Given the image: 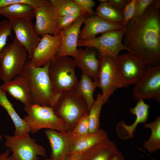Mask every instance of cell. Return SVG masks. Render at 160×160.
I'll use <instances>...</instances> for the list:
<instances>
[{
  "mask_svg": "<svg viewBox=\"0 0 160 160\" xmlns=\"http://www.w3.org/2000/svg\"><path fill=\"white\" fill-rule=\"evenodd\" d=\"M160 1L154 0L141 16L126 26L123 44L143 61L146 67L160 62Z\"/></svg>",
  "mask_w": 160,
  "mask_h": 160,
  "instance_id": "obj_1",
  "label": "cell"
},
{
  "mask_svg": "<svg viewBox=\"0 0 160 160\" xmlns=\"http://www.w3.org/2000/svg\"><path fill=\"white\" fill-rule=\"evenodd\" d=\"M50 62L42 67H35L26 60L22 72L30 85L32 104L52 107L62 93L55 91L50 77Z\"/></svg>",
  "mask_w": 160,
  "mask_h": 160,
  "instance_id": "obj_2",
  "label": "cell"
},
{
  "mask_svg": "<svg viewBox=\"0 0 160 160\" xmlns=\"http://www.w3.org/2000/svg\"><path fill=\"white\" fill-rule=\"evenodd\" d=\"M52 108L65 123L67 131H72L80 119L89 112L84 100L75 89L63 92Z\"/></svg>",
  "mask_w": 160,
  "mask_h": 160,
  "instance_id": "obj_3",
  "label": "cell"
},
{
  "mask_svg": "<svg viewBox=\"0 0 160 160\" xmlns=\"http://www.w3.org/2000/svg\"><path fill=\"white\" fill-rule=\"evenodd\" d=\"M24 109L27 115L23 119L29 133L34 134L44 128L59 132L67 131L65 123L55 115L52 107L33 104Z\"/></svg>",
  "mask_w": 160,
  "mask_h": 160,
  "instance_id": "obj_4",
  "label": "cell"
},
{
  "mask_svg": "<svg viewBox=\"0 0 160 160\" xmlns=\"http://www.w3.org/2000/svg\"><path fill=\"white\" fill-rule=\"evenodd\" d=\"M28 55L15 36L13 42L7 45L0 54V79L9 81L22 72Z\"/></svg>",
  "mask_w": 160,
  "mask_h": 160,
  "instance_id": "obj_5",
  "label": "cell"
},
{
  "mask_svg": "<svg viewBox=\"0 0 160 160\" xmlns=\"http://www.w3.org/2000/svg\"><path fill=\"white\" fill-rule=\"evenodd\" d=\"M74 61L68 56H56L51 61L49 73L54 90L63 92L75 89L78 82Z\"/></svg>",
  "mask_w": 160,
  "mask_h": 160,
  "instance_id": "obj_6",
  "label": "cell"
},
{
  "mask_svg": "<svg viewBox=\"0 0 160 160\" xmlns=\"http://www.w3.org/2000/svg\"><path fill=\"white\" fill-rule=\"evenodd\" d=\"M5 145L12 154L11 160H40L39 156H46L44 148L37 144L27 132L18 135H4Z\"/></svg>",
  "mask_w": 160,
  "mask_h": 160,
  "instance_id": "obj_7",
  "label": "cell"
},
{
  "mask_svg": "<svg viewBox=\"0 0 160 160\" xmlns=\"http://www.w3.org/2000/svg\"><path fill=\"white\" fill-rule=\"evenodd\" d=\"M126 28V26L121 29L109 31L89 40H79L77 46L92 47L97 50L100 56H108L116 60L122 50L132 53L124 45L122 41Z\"/></svg>",
  "mask_w": 160,
  "mask_h": 160,
  "instance_id": "obj_8",
  "label": "cell"
},
{
  "mask_svg": "<svg viewBox=\"0 0 160 160\" xmlns=\"http://www.w3.org/2000/svg\"><path fill=\"white\" fill-rule=\"evenodd\" d=\"M101 66L99 78V87L106 103L117 89L127 87L129 85L121 78L118 70L116 60L112 57L100 56Z\"/></svg>",
  "mask_w": 160,
  "mask_h": 160,
  "instance_id": "obj_9",
  "label": "cell"
},
{
  "mask_svg": "<svg viewBox=\"0 0 160 160\" xmlns=\"http://www.w3.org/2000/svg\"><path fill=\"white\" fill-rule=\"evenodd\" d=\"M133 99H153L160 102V65L147 68L143 76L134 84Z\"/></svg>",
  "mask_w": 160,
  "mask_h": 160,
  "instance_id": "obj_10",
  "label": "cell"
},
{
  "mask_svg": "<svg viewBox=\"0 0 160 160\" xmlns=\"http://www.w3.org/2000/svg\"><path fill=\"white\" fill-rule=\"evenodd\" d=\"M117 68L127 84H135L144 74L146 69L141 60L135 54L128 52L119 55L116 60Z\"/></svg>",
  "mask_w": 160,
  "mask_h": 160,
  "instance_id": "obj_11",
  "label": "cell"
},
{
  "mask_svg": "<svg viewBox=\"0 0 160 160\" xmlns=\"http://www.w3.org/2000/svg\"><path fill=\"white\" fill-rule=\"evenodd\" d=\"M8 20L15 37L26 51L28 58L31 59L41 38L36 33L31 20L21 19Z\"/></svg>",
  "mask_w": 160,
  "mask_h": 160,
  "instance_id": "obj_12",
  "label": "cell"
},
{
  "mask_svg": "<svg viewBox=\"0 0 160 160\" xmlns=\"http://www.w3.org/2000/svg\"><path fill=\"white\" fill-rule=\"evenodd\" d=\"M61 41L60 34L56 36L46 35L41 37L30 59V64L35 67H42L50 62L59 51Z\"/></svg>",
  "mask_w": 160,
  "mask_h": 160,
  "instance_id": "obj_13",
  "label": "cell"
},
{
  "mask_svg": "<svg viewBox=\"0 0 160 160\" xmlns=\"http://www.w3.org/2000/svg\"><path fill=\"white\" fill-rule=\"evenodd\" d=\"M50 146L51 160H65L77 138L73 132H59L50 129L44 131Z\"/></svg>",
  "mask_w": 160,
  "mask_h": 160,
  "instance_id": "obj_14",
  "label": "cell"
},
{
  "mask_svg": "<svg viewBox=\"0 0 160 160\" xmlns=\"http://www.w3.org/2000/svg\"><path fill=\"white\" fill-rule=\"evenodd\" d=\"M36 22L34 28L37 34L41 37L46 35L56 36L59 34L57 26V16L50 0L35 8Z\"/></svg>",
  "mask_w": 160,
  "mask_h": 160,
  "instance_id": "obj_15",
  "label": "cell"
},
{
  "mask_svg": "<svg viewBox=\"0 0 160 160\" xmlns=\"http://www.w3.org/2000/svg\"><path fill=\"white\" fill-rule=\"evenodd\" d=\"M73 60L76 66L81 69L82 73L92 78L99 85L101 60L96 49L90 47H86L84 50L78 49L77 55Z\"/></svg>",
  "mask_w": 160,
  "mask_h": 160,
  "instance_id": "obj_16",
  "label": "cell"
},
{
  "mask_svg": "<svg viewBox=\"0 0 160 160\" xmlns=\"http://www.w3.org/2000/svg\"><path fill=\"white\" fill-rule=\"evenodd\" d=\"M86 18L81 15L71 26L59 33L61 43L56 56H71L73 58L76 56L80 28Z\"/></svg>",
  "mask_w": 160,
  "mask_h": 160,
  "instance_id": "obj_17",
  "label": "cell"
},
{
  "mask_svg": "<svg viewBox=\"0 0 160 160\" xmlns=\"http://www.w3.org/2000/svg\"><path fill=\"white\" fill-rule=\"evenodd\" d=\"M0 88L28 108L32 105L30 85L26 76L22 72L11 80L0 85Z\"/></svg>",
  "mask_w": 160,
  "mask_h": 160,
  "instance_id": "obj_18",
  "label": "cell"
},
{
  "mask_svg": "<svg viewBox=\"0 0 160 160\" xmlns=\"http://www.w3.org/2000/svg\"><path fill=\"white\" fill-rule=\"evenodd\" d=\"M150 106L144 102L143 99L137 100L136 105L129 109L130 112L135 116L134 122L130 125L126 124L124 121L119 122L116 126V130L119 137L122 140H127L134 138V132L138 124H144L147 121Z\"/></svg>",
  "mask_w": 160,
  "mask_h": 160,
  "instance_id": "obj_19",
  "label": "cell"
},
{
  "mask_svg": "<svg viewBox=\"0 0 160 160\" xmlns=\"http://www.w3.org/2000/svg\"><path fill=\"white\" fill-rule=\"evenodd\" d=\"M84 25L80 31L79 40H88L96 37L100 33L122 29L126 26L122 24L108 21L96 15L86 18Z\"/></svg>",
  "mask_w": 160,
  "mask_h": 160,
  "instance_id": "obj_20",
  "label": "cell"
},
{
  "mask_svg": "<svg viewBox=\"0 0 160 160\" xmlns=\"http://www.w3.org/2000/svg\"><path fill=\"white\" fill-rule=\"evenodd\" d=\"M119 151L115 143L107 137L83 152L82 160H109Z\"/></svg>",
  "mask_w": 160,
  "mask_h": 160,
  "instance_id": "obj_21",
  "label": "cell"
},
{
  "mask_svg": "<svg viewBox=\"0 0 160 160\" xmlns=\"http://www.w3.org/2000/svg\"><path fill=\"white\" fill-rule=\"evenodd\" d=\"M35 8L31 5L23 3L10 5L0 9V15L9 20L21 19L31 20L35 16Z\"/></svg>",
  "mask_w": 160,
  "mask_h": 160,
  "instance_id": "obj_22",
  "label": "cell"
},
{
  "mask_svg": "<svg viewBox=\"0 0 160 160\" xmlns=\"http://www.w3.org/2000/svg\"><path fill=\"white\" fill-rule=\"evenodd\" d=\"M108 137L106 132L101 128L94 133L88 134L79 137L73 142L68 155L83 153L95 144Z\"/></svg>",
  "mask_w": 160,
  "mask_h": 160,
  "instance_id": "obj_23",
  "label": "cell"
},
{
  "mask_svg": "<svg viewBox=\"0 0 160 160\" xmlns=\"http://www.w3.org/2000/svg\"><path fill=\"white\" fill-rule=\"evenodd\" d=\"M0 106L6 111L11 119L15 126L14 135H18L29 130L25 121L17 113L12 104L8 99L6 92L0 88Z\"/></svg>",
  "mask_w": 160,
  "mask_h": 160,
  "instance_id": "obj_24",
  "label": "cell"
},
{
  "mask_svg": "<svg viewBox=\"0 0 160 160\" xmlns=\"http://www.w3.org/2000/svg\"><path fill=\"white\" fill-rule=\"evenodd\" d=\"M99 86L98 84L92 80L91 77L82 73L75 88L76 92L84 100L89 111L95 101L94 93Z\"/></svg>",
  "mask_w": 160,
  "mask_h": 160,
  "instance_id": "obj_25",
  "label": "cell"
},
{
  "mask_svg": "<svg viewBox=\"0 0 160 160\" xmlns=\"http://www.w3.org/2000/svg\"><path fill=\"white\" fill-rule=\"evenodd\" d=\"M143 126L151 129V134L149 139L144 142L143 147L150 153H153L160 149V115L157 116L153 121L144 124Z\"/></svg>",
  "mask_w": 160,
  "mask_h": 160,
  "instance_id": "obj_26",
  "label": "cell"
},
{
  "mask_svg": "<svg viewBox=\"0 0 160 160\" xmlns=\"http://www.w3.org/2000/svg\"><path fill=\"white\" fill-rule=\"evenodd\" d=\"M105 103L102 95L98 94L89 111L88 134L95 133L99 129L100 115L103 105Z\"/></svg>",
  "mask_w": 160,
  "mask_h": 160,
  "instance_id": "obj_27",
  "label": "cell"
},
{
  "mask_svg": "<svg viewBox=\"0 0 160 160\" xmlns=\"http://www.w3.org/2000/svg\"><path fill=\"white\" fill-rule=\"evenodd\" d=\"M95 15L110 22L122 24V12L111 6L108 2L100 3L96 9Z\"/></svg>",
  "mask_w": 160,
  "mask_h": 160,
  "instance_id": "obj_28",
  "label": "cell"
},
{
  "mask_svg": "<svg viewBox=\"0 0 160 160\" xmlns=\"http://www.w3.org/2000/svg\"><path fill=\"white\" fill-rule=\"evenodd\" d=\"M57 17H61L81 12L73 0H50Z\"/></svg>",
  "mask_w": 160,
  "mask_h": 160,
  "instance_id": "obj_29",
  "label": "cell"
},
{
  "mask_svg": "<svg viewBox=\"0 0 160 160\" xmlns=\"http://www.w3.org/2000/svg\"><path fill=\"white\" fill-rule=\"evenodd\" d=\"M82 15L78 12L71 15L57 17V26L59 33L71 26Z\"/></svg>",
  "mask_w": 160,
  "mask_h": 160,
  "instance_id": "obj_30",
  "label": "cell"
},
{
  "mask_svg": "<svg viewBox=\"0 0 160 160\" xmlns=\"http://www.w3.org/2000/svg\"><path fill=\"white\" fill-rule=\"evenodd\" d=\"M79 7L81 13L87 18L95 15L93 10L95 2L92 0H73Z\"/></svg>",
  "mask_w": 160,
  "mask_h": 160,
  "instance_id": "obj_31",
  "label": "cell"
},
{
  "mask_svg": "<svg viewBox=\"0 0 160 160\" xmlns=\"http://www.w3.org/2000/svg\"><path fill=\"white\" fill-rule=\"evenodd\" d=\"M89 129V116L87 114L80 119L72 131L77 139L88 134Z\"/></svg>",
  "mask_w": 160,
  "mask_h": 160,
  "instance_id": "obj_32",
  "label": "cell"
},
{
  "mask_svg": "<svg viewBox=\"0 0 160 160\" xmlns=\"http://www.w3.org/2000/svg\"><path fill=\"white\" fill-rule=\"evenodd\" d=\"M12 31L8 20H4L0 21V54L7 45V39L11 35Z\"/></svg>",
  "mask_w": 160,
  "mask_h": 160,
  "instance_id": "obj_33",
  "label": "cell"
},
{
  "mask_svg": "<svg viewBox=\"0 0 160 160\" xmlns=\"http://www.w3.org/2000/svg\"><path fill=\"white\" fill-rule=\"evenodd\" d=\"M46 0H0V9L11 4L23 3L29 4L34 8L44 4Z\"/></svg>",
  "mask_w": 160,
  "mask_h": 160,
  "instance_id": "obj_34",
  "label": "cell"
},
{
  "mask_svg": "<svg viewBox=\"0 0 160 160\" xmlns=\"http://www.w3.org/2000/svg\"><path fill=\"white\" fill-rule=\"evenodd\" d=\"M136 0H130L125 6L122 12L123 17L122 24L126 26L133 17L135 12Z\"/></svg>",
  "mask_w": 160,
  "mask_h": 160,
  "instance_id": "obj_35",
  "label": "cell"
},
{
  "mask_svg": "<svg viewBox=\"0 0 160 160\" xmlns=\"http://www.w3.org/2000/svg\"><path fill=\"white\" fill-rule=\"evenodd\" d=\"M154 1V0H136L135 12L133 18L142 15Z\"/></svg>",
  "mask_w": 160,
  "mask_h": 160,
  "instance_id": "obj_36",
  "label": "cell"
},
{
  "mask_svg": "<svg viewBox=\"0 0 160 160\" xmlns=\"http://www.w3.org/2000/svg\"><path fill=\"white\" fill-rule=\"evenodd\" d=\"M130 0H108L107 2L116 10L122 12L125 6Z\"/></svg>",
  "mask_w": 160,
  "mask_h": 160,
  "instance_id": "obj_37",
  "label": "cell"
},
{
  "mask_svg": "<svg viewBox=\"0 0 160 160\" xmlns=\"http://www.w3.org/2000/svg\"><path fill=\"white\" fill-rule=\"evenodd\" d=\"M83 153H78L68 155L65 160H82Z\"/></svg>",
  "mask_w": 160,
  "mask_h": 160,
  "instance_id": "obj_38",
  "label": "cell"
},
{
  "mask_svg": "<svg viewBox=\"0 0 160 160\" xmlns=\"http://www.w3.org/2000/svg\"><path fill=\"white\" fill-rule=\"evenodd\" d=\"M11 151L9 148L0 154V160H11L10 156Z\"/></svg>",
  "mask_w": 160,
  "mask_h": 160,
  "instance_id": "obj_39",
  "label": "cell"
},
{
  "mask_svg": "<svg viewBox=\"0 0 160 160\" xmlns=\"http://www.w3.org/2000/svg\"><path fill=\"white\" fill-rule=\"evenodd\" d=\"M109 160H125V158L122 153L119 151Z\"/></svg>",
  "mask_w": 160,
  "mask_h": 160,
  "instance_id": "obj_40",
  "label": "cell"
},
{
  "mask_svg": "<svg viewBox=\"0 0 160 160\" xmlns=\"http://www.w3.org/2000/svg\"><path fill=\"white\" fill-rule=\"evenodd\" d=\"M98 1L100 2V3H104L107 1V0H99Z\"/></svg>",
  "mask_w": 160,
  "mask_h": 160,
  "instance_id": "obj_41",
  "label": "cell"
},
{
  "mask_svg": "<svg viewBox=\"0 0 160 160\" xmlns=\"http://www.w3.org/2000/svg\"><path fill=\"white\" fill-rule=\"evenodd\" d=\"M45 160H51L50 158H47L45 159Z\"/></svg>",
  "mask_w": 160,
  "mask_h": 160,
  "instance_id": "obj_42",
  "label": "cell"
},
{
  "mask_svg": "<svg viewBox=\"0 0 160 160\" xmlns=\"http://www.w3.org/2000/svg\"><path fill=\"white\" fill-rule=\"evenodd\" d=\"M1 135L0 134V139L1 138Z\"/></svg>",
  "mask_w": 160,
  "mask_h": 160,
  "instance_id": "obj_43",
  "label": "cell"
}]
</instances>
